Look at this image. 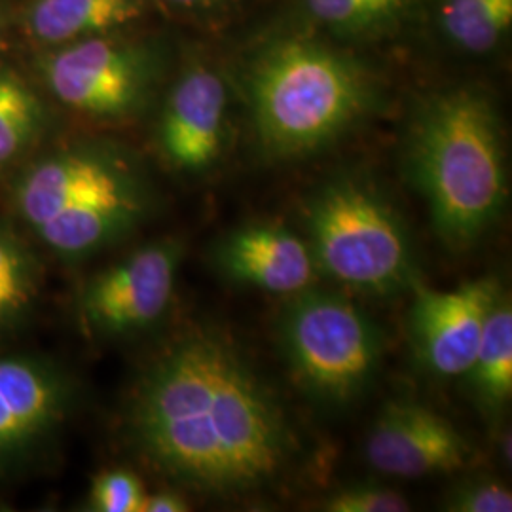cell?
I'll list each match as a JSON object with an SVG mask.
<instances>
[{
	"label": "cell",
	"mask_w": 512,
	"mask_h": 512,
	"mask_svg": "<svg viewBox=\"0 0 512 512\" xmlns=\"http://www.w3.org/2000/svg\"><path fill=\"white\" fill-rule=\"evenodd\" d=\"M129 439L173 484L243 497L293 463V425L270 385L222 330L192 325L141 372L128 406Z\"/></svg>",
	"instance_id": "6da1fadb"
},
{
	"label": "cell",
	"mask_w": 512,
	"mask_h": 512,
	"mask_svg": "<svg viewBox=\"0 0 512 512\" xmlns=\"http://www.w3.org/2000/svg\"><path fill=\"white\" fill-rule=\"evenodd\" d=\"M501 124L480 93L456 90L433 97L410 135V175L427 202L442 243L475 247L507 205Z\"/></svg>",
	"instance_id": "7a4b0ae2"
},
{
	"label": "cell",
	"mask_w": 512,
	"mask_h": 512,
	"mask_svg": "<svg viewBox=\"0 0 512 512\" xmlns=\"http://www.w3.org/2000/svg\"><path fill=\"white\" fill-rule=\"evenodd\" d=\"M19 219L55 255L78 260L131 236L150 217V196L129 165L95 152H61L16 188Z\"/></svg>",
	"instance_id": "3957f363"
},
{
	"label": "cell",
	"mask_w": 512,
	"mask_h": 512,
	"mask_svg": "<svg viewBox=\"0 0 512 512\" xmlns=\"http://www.w3.org/2000/svg\"><path fill=\"white\" fill-rule=\"evenodd\" d=\"M249 101L262 148L274 158H298L355 126L370 110L372 90L348 59L291 40L256 61Z\"/></svg>",
	"instance_id": "277c9868"
},
{
	"label": "cell",
	"mask_w": 512,
	"mask_h": 512,
	"mask_svg": "<svg viewBox=\"0 0 512 512\" xmlns=\"http://www.w3.org/2000/svg\"><path fill=\"white\" fill-rule=\"evenodd\" d=\"M306 226L317 270L344 287L393 296L414 289V245L397 209L368 184L340 179L315 192Z\"/></svg>",
	"instance_id": "5b68a950"
},
{
	"label": "cell",
	"mask_w": 512,
	"mask_h": 512,
	"mask_svg": "<svg viewBox=\"0 0 512 512\" xmlns=\"http://www.w3.org/2000/svg\"><path fill=\"white\" fill-rule=\"evenodd\" d=\"M279 344L296 382L315 401H355L384 355L378 325L342 294L302 291L279 319Z\"/></svg>",
	"instance_id": "8992f818"
},
{
	"label": "cell",
	"mask_w": 512,
	"mask_h": 512,
	"mask_svg": "<svg viewBox=\"0 0 512 512\" xmlns=\"http://www.w3.org/2000/svg\"><path fill=\"white\" fill-rule=\"evenodd\" d=\"M181 260L183 243L162 239L93 275L78 304L84 323L103 336L154 327L169 310Z\"/></svg>",
	"instance_id": "52a82bcc"
},
{
	"label": "cell",
	"mask_w": 512,
	"mask_h": 512,
	"mask_svg": "<svg viewBox=\"0 0 512 512\" xmlns=\"http://www.w3.org/2000/svg\"><path fill=\"white\" fill-rule=\"evenodd\" d=\"M503 291L494 277L469 281L454 291L416 285L408 332L421 365L440 378L465 376L494 306Z\"/></svg>",
	"instance_id": "ba28073f"
},
{
	"label": "cell",
	"mask_w": 512,
	"mask_h": 512,
	"mask_svg": "<svg viewBox=\"0 0 512 512\" xmlns=\"http://www.w3.org/2000/svg\"><path fill=\"white\" fill-rule=\"evenodd\" d=\"M366 461L395 478L450 475L465 469L473 450L458 427L416 401L385 404L365 444Z\"/></svg>",
	"instance_id": "9c48e42d"
},
{
	"label": "cell",
	"mask_w": 512,
	"mask_h": 512,
	"mask_svg": "<svg viewBox=\"0 0 512 512\" xmlns=\"http://www.w3.org/2000/svg\"><path fill=\"white\" fill-rule=\"evenodd\" d=\"M48 82L61 103L99 118L128 114L145 92L139 63L101 38L54 55L48 63Z\"/></svg>",
	"instance_id": "30bf717a"
},
{
	"label": "cell",
	"mask_w": 512,
	"mask_h": 512,
	"mask_svg": "<svg viewBox=\"0 0 512 512\" xmlns=\"http://www.w3.org/2000/svg\"><path fill=\"white\" fill-rule=\"evenodd\" d=\"M71 399V384L57 366L0 357V465L46 439L65 420Z\"/></svg>",
	"instance_id": "8fae6325"
},
{
	"label": "cell",
	"mask_w": 512,
	"mask_h": 512,
	"mask_svg": "<svg viewBox=\"0 0 512 512\" xmlns=\"http://www.w3.org/2000/svg\"><path fill=\"white\" fill-rule=\"evenodd\" d=\"M213 260L228 279L270 294L302 293L319 272L310 245L270 222L232 230L217 243Z\"/></svg>",
	"instance_id": "7c38bea8"
},
{
	"label": "cell",
	"mask_w": 512,
	"mask_h": 512,
	"mask_svg": "<svg viewBox=\"0 0 512 512\" xmlns=\"http://www.w3.org/2000/svg\"><path fill=\"white\" fill-rule=\"evenodd\" d=\"M226 90L217 74L203 67L184 74L165 103L160 147L167 162L200 173L217 162L224 143Z\"/></svg>",
	"instance_id": "4fadbf2b"
},
{
	"label": "cell",
	"mask_w": 512,
	"mask_h": 512,
	"mask_svg": "<svg viewBox=\"0 0 512 512\" xmlns=\"http://www.w3.org/2000/svg\"><path fill=\"white\" fill-rule=\"evenodd\" d=\"M478 406L497 416L512 397V308L511 298L501 291L486 319L473 365L465 374Z\"/></svg>",
	"instance_id": "5bb4252c"
},
{
	"label": "cell",
	"mask_w": 512,
	"mask_h": 512,
	"mask_svg": "<svg viewBox=\"0 0 512 512\" xmlns=\"http://www.w3.org/2000/svg\"><path fill=\"white\" fill-rule=\"evenodd\" d=\"M137 16L135 0H38L31 27L40 40L65 42L124 25Z\"/></svg>",
	"instance_id": "9a60e30c"
},
{
	"label": "cell",
	"mask_w": 512,
	"mask_h": 512,
	"mask_svg": "<svg viewBox=\"0 0 512 512\" xmlns=\"http://www.w3.org/2000/svg\"><path fill=\"white\" fill-rule=\"evenodd\" d=\"M40 264L35 253L6 228H0V334L16 329L37 302Z\"/></svg>",
	"instance_id": "2e32d148"
},
{
	"label": "cell",
	"mask_w": 512,
	"mask_h": 512,
	"mask_svg": "<svg viewBox=\"0 0 512 512\" xmlns=\"http://www.w3.org/2000/svg\"><path fill=\"white\" fill-rule=\"evenodd\" d=\"M446 33L471 52H486L512 23V0H446Z\"/></svg>",
	"instance_id": "e0dca14e"
},
{
	"label": "cell",
	"mask_w": 512,
	"mask_h": 512,
	"mask_svg": "<svg viewBox=\"0 0 512 512\" xmlns=\"http://www.w3.org/2000/svg\"><path fill=\"white\" fill-rule=\"evenodd\" d=\"M40 124V105L19 78L0 76V165L12 162L31 143Z\"/></svg>",
	"instance_id": "ac0fdd59"
},
{
	"label": "cell",
	"mask_w": 512,
	"mask_h": 512,
	"mask_svg": "<svg viewBox=\"0 0 512 512\" xmlns=\"http://www.w3.org/2000/svg\"><path fill=\"white\" fill-rule=\"evenodd\" d=\"M321 507L327 512H404L410 511V501L384 484L357 482L334 492Z\"/></svg>",
	"instance_id": "d6986e66"
},
{
	"label": "cell",
	"mask_w": 512,
	"mask_h": 512,
	"mask_svg": "<svg viewBox=\"0 0 512 512\" xmlns=\"http://www.w3.org/2000/svg\"><path fill=\"white\" fill-rule=\"evenodd\" d=\"M145 495L139 476L112 469L93 480L90 507L95 512H141Z\"/></svg>",
	"instance_id": "ffe728a7"
},
{
	"label": "cell",
	"mask_w": 512,
	"mask_h": 512,
	"mask_svg": "<svg viewBox=\"0 0 512 512\" xmlns=\"http://www.w3.org/2000/svg\"><path fill=\"white\" fill-rule=\"evenodd\" d=\"M311 12L330 25L365 27L391 16L403 0H308Z\"/></svg>",
	"instance_id": "44dd1931"
},
{
	"label": "cell",
	"mask_w": 512,
	"mask_h": 512,
	"mask_svg": "<svg viewBox=\"0 0 512 512\" xmlns=\"http://www.w3.org/2000/svg\"><path fill=\"white\" fill-rule=\"evenodd\" d=\"M446 509L454 512H511V490L492 478H473L450 494Z\"/></svg>",
	"instance_id": "7402d4cb"
},
{
	"label": "cell",
	"mask_w": 512,
	"mask_h": 512,
	"mask_svg": "<svg viewBox=\"0 0 512 512\" xmlns=\"http://www.w3.org/2000/svg\"><path fill=\"white\" fill-rule=\"evenodd\" d=\"M188 511V505L183 497L173 492L145 495L141 512H184Z\"/></svg>",
	"instance_id": "603a6c76"
},
{
	"label": "cell",
	"mask_w": 512,
	"mask_h": 512,
	"mask_svg": "<svg viewBox=\"0 0 512 512\" xmlns=\"http://www.w3.org/2000/svg\"><path fill=\"white\" fill-rule=\"evenodd\" d=\"M171 2L183 4V6H194V4H202V2H207V0H171Z\"/></svg>",
	"instance_id": "cb8c5ba5"
}]
</instances>
